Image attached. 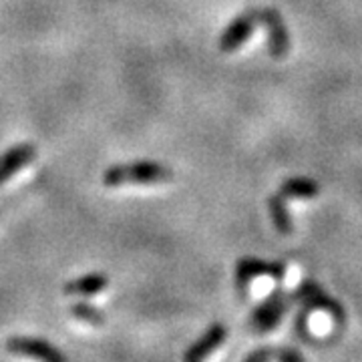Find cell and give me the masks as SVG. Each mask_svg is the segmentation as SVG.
<instances>
[{
  "label": "cell",
  "mask_w": 362,
  "mask_h": 362,
  "mask_svg": "<svg viewBox=\"0 0 362 362\" xmlns=\"http://www.w3.org/2000/svg\"><path fill=\"white\" fill-rule=\"evenodd\" d=\"M173 180V171L157 161H133V163H119L105 169L103 183L107 187H121L127 183H141V185H156L168 183Z\"/></svg>",
  "instance_id": "6da1fadb"
},
{
  "label": "cell",
  "mask_w": 362,
  "mask_h": 362,
  "mask_svg": "<svg viewBox=\"0 0 362 362\" xmlns=\"http://www.w3.org/2000/svg\"><path fill=\"white\" fill-rule=\"evenodd\" d=\"M258 25V8H247L246 13L235 16L220 37V51L233 52L238 51V49H242L250 40V37L254 35V30H256Z\"/></svg>",
  "instance_id": "7a4b0ae2"
},
{
  "label": "cell",
  "mask_w": 362,
  "mask_h": 362,
  "mask_svg": "<svg viewBox=\"0 0 362 362\" xmlns=\"http://www.w3.org/2000/svg\"><path fill=\"white\" fill-rule=\"evenodd\" d=\"M258 21L270 35L268 51H270L272 59H276V61L284 59L290 52V35H288L282 14L274 8H258Z\"/></svg>",
  "instance_id": "3957f363"
},
{
  "label": "cell",
  "mask_w": 362,
  "mask_h": 362,
  "mask_svg": "<svg viewBox=\"0 0 362 362\" xmlns=\"http://www.w3.org/2000/svg\"><path fill=\"white\" fill-rule=\"evenodd\" d=\"M288 308H290V300L282 292H274L266 302H262L258 308L254 310L252 328L258 334L272 332L274 328H278V324L282 322V318H284Z\"/></svg>",
  "instance_id": "277c9868"
},
{
  "label": "cell",
  "mask_w": 362,
  "mask_h": 362,
  "mask_svg": "<svg viewBox=\"0 0 362 362\" xmlns=\"http://www.w3.org/2000/svg\"><path fill=\"white\" fill-rule=\"evenodd\" d=\"M6 349L14 352V354H25V356H33L39 361L49 362H63L65 354L52 346L51 342L42 340V338L33 337H13L6 340Z\"/></svg>",
  "instance_id": "5b68a950"
},
{
  "label": "cell",
  "mask_w": 362,
  "mask_h": 362,
  "mask_svg": "<svg viewBox=\"0 0 362 362\" xmlns=\"http://www.w3.org/2000/svg\"><path fill=\"white\" fill-rule=\"evenodd\" d=\"M284 272V264H268V262L258 258H244L240 259L235 266V282H238V288L242 292H246V288L252 284L254 278H258V276L282 278Z\"/></svg>",
  "instance_id": "8992f818"
},
{
  "label": "cell",
  "mask_w": 362,
  "mask_h": 362,
  "mask_svg": "<svg viewBox=\"0 0 362 362\" xmlns=\"http://www.w3.org/2000/svg\"><path fill=\"white\" fill-rule=\"evenodd\" d=\"M294 298H296V300H302V302L306 304L308 310H326L337 318V322H342V320H344L342 306L338 304L337 300H332V298L328 296L322 288L318 284H314V282H304V284L298 288L296 296Z\"/></svg>",
  "instance_id": "52a82bcc"
},
{
  "label": "cell",
  "mask_w": 362,
  "mask_h": 362,
  "mask_svg": "<svg viewBox=\"0 0 362 362\" xmlns=\"http://www.w3.org/2000/svg\"><path fill=\"white\" fill-rule=\"evenodd\" d=\"M35 157H37V147L30 143H18L11 149H6L0 156V183L11 180L14 173H18L28 163H33Z\"/></svg>",
  "instance_id": "ba28073f"
},
{
  "label": "cell",
  "mask_w": 362,
  "mask_h": 362,
  "mask_svg": "<svg viewBox=\"0 0 362 362\" xmlns=\"http://www.w3.org/2000/svg\"><path fill=\"white\" fill-rule=\"evenodd\" d=\"M228 337V328L223 324L216 322L207 328V332L199 340H195L189 349L183 352V361L185 362H197L202 358L209 356L214 350H218L223 344V340Z\"/></svg>",
  "instance_id": "9c48e42d"
},
{
  "label": "cell",
  "mask_w": 362,
  "mask_h": 362,
  "mask_svg": "<svg viewBox=\"0 0 362 362\" xmlns=\"http://www.w3.org/2000/svg\"><path fill=\"white\" fill-rule=\"evenodd\" d=\"M107 286H109V278L105 274L93 272V274H85L75 280H69L63 286V292L66 296H93V294H99Z\"/></svg>",
  "instance_id": "30bf717a"
},
{
  "label": "cell",
  "mask_w": 362,
  "mask_h": 362,
  "mask_svg": "<svg viewBox=\"0 0 362 362\" xmlns=\"http://www.w3.org/2000/svg\"><path fill=\"white\" fill-rule=\"evenodd\" d=\"M278 194L284 197L286 202L288 199H310V197H316L320 194V187L316 181L308 180V177H294V180H288L280 187Z\"/></svg>",
  "instance_id": "8fae6325"
},
{
  "label": "cell",
  "mask_w": 362,
  "mask_h": 362,
  "mask_svg": "<svg viewBox=\"0 0 362 362\" xmlns=\"http://www.w3.org/2000/svg\"><path fill=\"white\" fill-rule=\"evenodd\" d=\"M268 209H270L272 221H274L276 230L280 233H284V235H290L294 228H292V220H290L288 209H286L284 197L280 194L272 195L270 199H268Z\"/></svg>",
  "instance_id": "7c38bea8"
},
{
  "label": "cell",
  "mask_w": 362,
  "mask_h": 362,
  "mask_svg": "<svg viewBox=\"0 0 362 362\" xmlns=\"http://www.w3.org/2000/svg\"><path fill=\"white\" fill-rule=\"evenodd\" d=\"M69 312H71L73 318H77V320L85 324H90V326H103L105 324L103 312L99 310L97 306L89 304V302H75L69 308Z\"/></svg>",
  "instance_id": "4fadbf2b"
},
{
  "label": "cell",
  "mask_w": 362,
  "mask_h": 362,
  "mask_svg": "<svg viewBox=\"0 0 362 362\" xmlns=\"http://www.w3.org/2000/svg\"><path fill=\"white\" fill-rule=\"evenodd\" d=\"M276 356V352H272V350H258V352H252V354H247L246 361L247 362H258V361H270Z\"/></svg>",
  "instance_id": "5bb4252c"
}]
</instances>
